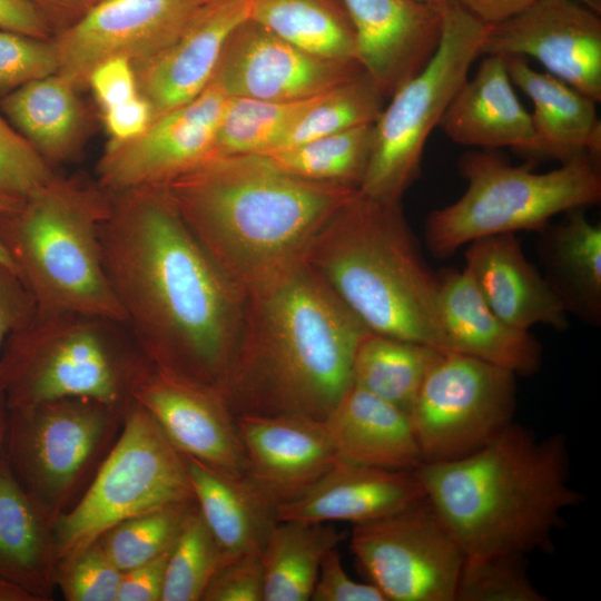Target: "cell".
Wrapping results in <instances>:
<instances>
[{
    "mask_svg": "<svg viewBox=\"0 0 601 601\" xmlns=\"http://www.w3.org/2000/svg\"><path fill=\"white\" fill-rule=\"evenodd\" d=\"M110 197L101 256L127 328L152 365L217 387L239 335L245 290L161 187Z\"/></svg>",
    "mask_w": 601,
    "mask_h": 601,
    "instance_id": "obj_1",
    "label": "cell"
},
{
    "mask_svg": "<svg viewBox=\"0 0 601 601\" xmlns=\"http://www.w3.org/2000/svg\"><path fill=\"white\" fill-rule=\"evenodd\" d=\"M368 332L303 260L246 293L217 388L234 416L324 421L352 384L354 354Z\"/></svg>",
    "mask_w": 601,
    "mask_h": 601,
    "instance_id": "obj_2",
    "label": "cell"
},
{
    "mask_svg": "<svg viewBox=\"0 0 601 601\" xmlns=\"http://www.w3.org/2000/svg\"><path fill=\"white\" fill-rule=\"evenodd\" d=\"M159 187L245 293L302 263L357 190L292 177L259 154L214 156Z\"/></svg>",
    "mask_w": 601,
    "mask_h": 601,
    "instance_id": "obj_3",
    "label": "cell"
},
{
    "mask_svg": "<svg viewBox=\"0 0 601 601\" xmlns=\"http://www.w3.org/2000/svg\"><path fill=\"white\" fill-rule=\"evenodd\" d=\"M415 472L464 555L549 551L561 513L581 500L564 439L513 423L476 451Z\"/></svg>",
    "mask_w": 601,
    "mask_h": 601,
    "instance_id": "obj_4",
    "label": "cell"
},
{
    "mask_svg": "<svg viewBox=\"0 0 601 601\" xmlns=\"http://www.w3.org/2000/svg\"><path fill=\"white\" fill-rule=\"evenodd\" d=\"M303 260L371 332L452 353L439 315L437 275L401 201L357 189L322 226Z\"/></svg>",
    "mask_w": 601,
    "mask_h": 601,
    "instance_id": "obj_5",
    "label": "cell"
},
{
    "mask_svg": "<svg viewBox=\"0 0 601 601\" xmlns=\"http://www.w3.org/2000/svg\"><path fill=\"white\" fill-rule=\"evenodd\" d=\"M110 203L101 187L53 176L17 208L0 214V239L37 316L82 314L126 325L101 256L99 229Z\"/></svg>",
    "mask_w": 601,
    "mask_h": 601,
    "instance_id": "obj_6",
    "label": "cell"
},
{
    "mask_svg": "<svg viewBox=\"0 0 601 601\" xmlns=\"http://www.w3.org/2000/svg\"><path fill=\"white\" fill-rule=\"evenodd\" d=\"M6 345L0 396L7 410L68 397L125 410L150 364L126 325L82 314H35Z\"/></svg>",
    "mask_w": 601,
    "mask_h": 601,
    "instance_id": "obj_7",
    "label": "cell"
},
{
    "mask_svg": "<svg viewBox=\"0 0 601 601\" xmlns=\"http://www.w3.org/2000/svg\"><path fill=\"white\" fill-rule=\"evenodd\" d=\"M459 168L467 181L464 194L433 210L425 223L426 246L437 258L481 237L541 230L553 216L601 199L597 158L589 155L535 173L529 165H511L495 150L473 149L462 155Z\"/></svg>",
    "mask_w": 601,
    "mask_h": 601,
    "instance_id": "obj_8",
    "label": "cell"
},
{
    "mask_svg": "<svg viewBox=\"0 0 601 601\" xmlns=\"http://www.w3.org/2000/svg\"><path fill=\"white\" fill-rule=\"evenodd\" d=\"M489 24L454 0L442 9L440 42L426 65L390 97L373 125L368 166L358 188L372 198L401 201L420 175L425 144L467 79Z\"/></svg>",
    "mask_w": 601,
    "mask_h": 601,
    "instance_id": "obj_9",
    "label": "cell"
},
{
    "mask_svg": "<svg viewBox=\"0 0 601 601\" xmlns=\"http://www.w3.org/2000/svg\"><path fill=\"white\" fill-rule=\"evenodd\" d=\"M195 500L183 454L134 400L120 433L91 482L52 524L57 562L128 519Z\"/></svg>",
    "mask_w": 601,
    "mask_h": 601,
    "instance_id": "obj_10",
    "label": "cell"
},
{
    "mask_svg": "<svg viewBox=\"0 0 601 601\" xmlns=\"http://www.w3.org/2000/svg\"><path fill=\"white\" fill-rule=\"evenodd\" d=\"M126 410L85 397L8 410L4 453L51 526L91 482L120 433Z\"/></svg>",
    "mask_w": 601,
    "mask_h": 601,
    "instance_id": "obj_11",
    "label": "cell"
},
{
    "mask_svg": "<svg viewBox=\"0 0 601 601\" xmlns=\"http://www.w3.org/2000/svg\"><path fill=\"white\" fill-rule=\"evenodd\" d=\"M516 375L462 353H445L410 411L423 463L462 457L512 423Z\"/></svg>",
    "mask_w": 601,
    "mask_h": 601,
    "instance_id": "obj_12",
    "label": "cell"
},
{
    "mask_svg": "<svg viewBox=\"0 0 601 601\" xmlns=\"http://www.w3.org/2000/svg\"><path fill=\"white\" fill-rule=\"evenodd\" d=\"M349 548L386 601H454L464 553L426 500L354 524Z\"/></svg>",
    "mask_w": 601,
    "mask_h": 601,
    "instance_id": "obj_13",
    "label": "cell"
},
{
    "mask_svg": "<svg viewBox=\"0 0 601 601\" xmlns=\"http://www.w3.org/2000/svg\"><path fill=\"white\" fill-rule=\"evenodd\" d=\"M228 97L214 82L190 101L155 118L136 138L111 140L98 165L109 194L161 186L214 157Z\"/></svg>",
    "mask_w": 601,
    "mask_h": 601,
    "instance_id": "obj_14",
    "label": "cell"
},
{
    "mask_svg": "<svg viewBox=\"0 0 601 601\" xmlns=\"http://www.w3.org/2000/svg\"><path fill=\"white\" fill-rule=\"evenodd\" d=\"M481 53L533 58L548 73L601 101L600 14L573 0H536L489 24Z\"/></svg>",
    "mask_w": 601,
    "mask_h": 601,
    "instance_id": "obj_15",
    "label": "cell"
},
{
    "mask_svg": "<svg viewBox=\"0 0 601 601\" xmlns=\"http://www.w3.org/2000/svg\"><path fill=\"white\" fill-rule=\"evenodd\" d=\"M200 4L193 0H117L98 3L52 41L58 73L77 87L102 61L126 58L132 66L167 47Z\"/></svg>",
    "mask_w": 601,
    "mask_h": 601,
    "instance_id": "obj_16",
    "label": "cell"
},
{
    "mask_svg": "<svg viewBox=\"0 0 601 601\" xmlns=\"http://www.w3.org/2000/svg\"><path fill=\"white\" fill-rule=\"evenodd\" d=\"M363 72L359 65L311 55L247 19L228 37L209 82L227 97L287 101L327 92Z\"/></svg>",
    "mask_w": 601,
    "mask_h": 601,
    "instance_id": "obj_17",
    "label": "cell"
},
{
    "mask_svg": "<svg viewBox=\"0 0 601 601\" xmlns=\"http://www.w3.org/2000/svg\"><path fill=\"white\" fill-rule=\"evenodd\" d=\"M132 400L181 454L220 472L245 475L235 416L216 386L150 363L135 385Z\"/></svg>",
    "mask_w": 601,
    "mask_h": 601,
    "instance_id": "obj_18",
    "label": "cell"
},
{
    "mask_svg": "<svg viewBox=\"0 0 601 601\" xmlns=\"http://www.w3.org/2000/svg\"><path fill=\"white\" fill-rule=\"evenodd\" d=\"M245 476L275 506L308 491L338 461L324 421L305 415L235 416Z\"/></svg>",
    "mask_w": 601,
    "mask_h": 601,
    "instance_id": "obj_19",
    "label": "cell"
},
{
    "mask_svg": "<svg viewBox=\"0 0 601 601\" xmlns=\"http://www.w3.org/2000/svg\"><path fill=\"white\" fill-rule=\"evenodd\" d=\"M248 16L249 0L207 1L167 47L134 65L138 92L150 105L152 120L206 88L228 37Z\"/></svg>",
    "mask_w": 601,
    "mask_h": 601,
    "instance_id": "obj_20",
    "label": "cell"
},
{
    "mask_svg": "<svg viewBox=\"0 0 601 601\" xmlns=\"http://www.w3.org/2000/svg\"><path fill=\"white\" fill-rule=\"evenodd\" d=\"M352 24L357 58L385 97L435 52L442 10L414 0H339Z\"/></svg>",
    "mask_w": 601,
    "mask_h": 601,
    "instance_id": "obj_21",
    "label": "cell"
},
{
    "mask_svg": "<svg viewBox=\"0 0 601 601\" xmlns=\"http://www.w3.org/2000/svg\"><path fill=\"white\" fill-rule=\"evenodd\" d=\"M426 500L415 470H392L338 461L300 496L277 505L276 521L362 524Z\"/></svg>",
    "mask_w": 601,
    "mask_h": 601,
    "instance_id": "obj_22",
    "label": "cell"
},
{
    "mask_svg": "<svg viewBox=\"0 0 601 601\" xmlns=\"http://www.w3.org/2000/svg\"><path fill=\"white\" fill-rule=\"evenodd\" d=\"M436 275L439 315L452 353L476 357L516 376L540 368V343L529 331L506 323L493 312L465 267Z\"/></svg>",
    "mask_w": 601,
    "mask_h": 601,
    "instance_id": "obj_23",
    "label": "cell"
},
{
    "mask_svg": "<svg viewBox=\"0 0 601 601\" xmlns=\"http://www.w3.org/2000/svg\"><path fill=\"white\" fill-rule=\"evenodd\" d=\"M465 268L486 304L506 323L526 329L544 324L569 326L568 313L544 276L524 256L515 234L474 239L465 249Z\"/></svg>",
    "mask_w": 601,
    "mask_h": 601,
    "instance_id": "obj_24",
    "label": "cell"
},
{
    "mask_svg": "<svg viewBox=\"0 0 601 601\" xmlns=\"http://www.w3.org/2000/svg\"><path fill=\"white\" fill-rule=\"evenodd\" d=\"M440 126L463 146L538 151L531 114L518 98L502 56L485 55L474 77L455 93Z\"/></svg>",
    "mask_w": 601,
    "mask_h": 601,
    "instance_id": "obj_25",
    "label": "cell"
},
{
    "mask_svg": "<svg viewBox=\"0 0 601 601\" xmlns=\"http://www.w3.org/2000/svg\"><path fill=\"white\" fill-rule=\"evenodd\" d=\"M324 425L341 461L392 470L423 463L408 414L353 383Z\"/></svg>",
    "mask_w": 601,
    "mask_h": 601,
    "instance_id": "obj_26",
    "label": "cell"
},
{
    "mask_svg": "<svg viewBox=\"0 0 601 601\" xmlns=\"http://www.w3.org/2000/svg\"><path fill=\"white\" fill-rule=\"evenodd\" d=\"M505 58V57H504ZM506 68L514 86L532 101L536 156L566 162L589 155L599 159L601 122L597 101L548 73L534 70L526 59L506 57Z\"/></svg>",
    "mask_w": 601,
    "mask_h": 601,
    "instance_id": "obj_27",
    "label": "cell"
},
{
    "mask_svg": "<svg viewBox=\"0 0 601 601\" xmlns=\"http://www.w3.org/2000/svg\"><path fill=\"white\" fill-rule=\"evenodd\" d=\"M183 456L194 497L217 543L219 566L246 553H260L276 522L275 506L245 475Z\"/></svg>",
    "mask_w": 601,
    "mask_h": 601,
    "instance_id": "obj_28",
    "label": "cell"
},
{
    "mask_svg": "<svg viewBox=\"0 0 601 601\" xmlns=\"http://www.w3.org/2000/svg\"><path fill=\"white\" fill-rule=\"evenodd\" d=\"M51 524L17 480L4 449L0 455V578L37 601L56 588Z\"/></svg>",
    "mask_w": 601,
    "mask_h": 601,
    "instance_id": "obj_29",
    "label": "cell"
},
{
    "mask_svg": "<svg viewBox=\"0 0 601 601\" xmlns=\"http://www.w3.org/2000/svg\"><path fill=\"white\" fill-rule=\"evenodd\" d=\"M536 242L543 276L571 313L587 324L601 323V227L582 208L566 211L558 225L548 224Z\"/></svg>",
    "mask_w": 601,
    "mask_h": 601,
    "instance_id": "obj_30",
    "label": "cell"
},
{
    "mask_svg": "<svg viewBox=\"0 0 601 601\" xmlns=\"http://www.w3.org/2000/svg\"><path fill=\"white\" fill-rule=\"evenodd\" d=\"M77 88L56 72L0 99L8 121L49 165L66 159L76 147L82 121Z\"/></svg>",
    "mask_w": 601,
    "mask_h": 601,
    "instance_id": "obj_31",
    "label": "cell"
},
{
    "mask_svg": "<svg viewBox=\"0 0 601 601\" xmlns=\"http://www.w3.org/2000/svg\"><path fill=\"white\" fill-rule=\"evenodd\" d=\"M343 539L331 523L276 521L260 552L263 601L311 600L325 555Z\"/></svg>",
    "mask_w": 601,
    "mask_h": 601,
    "instance_id": "obj_32",
    "label": "cell"
},
{
    "mask_svg": "<svg viewBox=\"0 0 601 601\" xmlns=\"http://www.w3.org/2000/svg\"><path fill=\"white\" fill-rule=\"evenodd\" d=\"M248 19L311 55L359 65L354 31L339 0H249Z\"/></svg>",
    "mask_w": 601,
    "mask_h": 601,
    "instance_id": "obj_33",
    "label": "cell"
},
{
    "mask_svg": "<svg viewBox=\"0 0 601 601\" xmlns=\"http://www.w3.org/2000/svg\"><path fill=\"white\" fill-rule=\"evenodd\" d=\"M439 349L412 341L368 332L358 343L352 383L410 414Z\"/></svg>",
    "mask_w": 601,
    "mask_h": 601,
    "instance_id": "obj_34",
    "label": "cell"
},
{
    "mask_svg": "<svg viewBox=\"0 0 601 601\" xmlns=\"http://www.w3.org/2000/svg\"><path fill=\"white\" fill-rule=\"evenodd\" d=\"M373 125L357 126L265 156L292 177L358 189L371 157Z\"/></svg>",
    "mask_w": 601,
    "mask_h": 601,
    "instance_id": "obj_35",
    "label": "cell"
},
{
    "mask_svg": "<svg viewBox=\"0 0 601 601\" xmlns=\"http://www.w3.org/2000/svg\"><path fill=\"white\" fill-rule=\"evenodd\" d=\"M322 95L287 101L228 97L217 130L214 156L274 151Z\"/></svg>",
    "mask_w": 601,
    "mask_h": 601,
    "instance_id": "obj_36",
    "label": "cell"
},
{
    "mask_svg": "<svg viewBox=\"0 0 601 601\" xmlns=\"http://www.w3.org/2000/svg\"><path fill=\"white\" fill-rule=\"evenodd\" d=\"M384 98L377 85L363 72L323 93L274 151L357 126L374 124L384 108Z\"/></svg>",
    "mask_w": 601,
    "mask_h": 601,
    "instance_id": "obj_37",
    "label": "cell"
},
{
    "mask_svg": "<svg viewBox=\"0 0 601 601\" xmlns=\"http://www.w3.org/2000/svg\"><path fill=\"white\" fill-rule=\"evenodd\" d=\"M195 503L196 500L173 503L128 519L97 541L121 572L138 566L174 545Z\"/></svg>",
    "mask_w": 601,
    "mask_h": 601,
    "instance_id": "obj_38",
    "label": "cell"
},
{
    "mask_svg": "<svg viewBox=\"0 0 601 601\" xmlns=\"http://www.w3.org/2000/svg\"><path fill=\"white\" fill-rule=\"evenodd\" d=\"M218 566L217 543L195 503L170 550L161 601L201 600Z\"/></svg>",
    "mask_w": 601,
    "mask_h": 601,
    "instance_id": "obj_39",
    "label": "cell"
},
{
    "mask_svg": "<svg viewBox=\"0 0 601 601\" xmlns=\"http://www.w3.org/2000/svg\"><path fill=\"white\" fill-rule=\"evenodd\" d=\"M521 554L464 555L454 601H543Z\"/></svg>",
    "mask_w": 601,
    "mask_h": 601,
    "instance_id": "obj_40",
    "label": "cell"
},
{
    "mask_svg": "<svg viewBox=\"0 0 601 601\" xmlns=\"http://www.w3.org/2000/svg\"><path fill=\"white\" fill-rule=\"evenodd\" d=\"M56 588L68 601H116L121 571L98 541L59 560Z\"/></svg>",
    "mask_w": 601,
    "mask_h": 601,
    "instance_id": "obj_41",
    "label": "cell"
},
{
    "mask_svg": "<svg viewBox=\"0 0 601 601\" xmlns=\"http://www.w3.org/2000/svg\"><path fill=\"white\" fill-rule=\"evenodd\" d=\"M52 39L0 29V99L21 86L58 72Z\"/></svg>",
    "mask_w": 601,
    "mask_h": 601,
    "instance_id": "obj_42",
    "label": "cell"
},
{
    "mask_svg": "<svg viewBox=\"0 0 601 601\" xmlns=\"http://www.w3.org/2000/svg\"><path fill=\"white\" fill-rule=\"evenodd\" d=\"M53 176L50 165L0 114V193L24 199Z\"/></svg>",
    "mask_w": 601,
    "mask_h": 601,
    "instance_id": "obj_43",
    "label": "cell"
},
{
    "mask_svg": "<svg viewBox=\"0 0 601 601\" xmlns=\"http://www.w3.org/2000/svg\"><path fill=\"white\" fill-rule=\"evenodd\" d=\"M264 570L260 553L239 555L221 564L208 583L203 601H263Z\"/></svg>",
    "mask_w": 601,
    "mask_h": 601,
    "instance_id": "obj_44",
    "label": "cell"
},
{
    "mask_svg": "<svg viewBox=\"0 0 601 601\" xmlns=\"http://www.w3.org/2000/svg\"><path fill=\"white\" fill-rule=\"evenodd\" d=\"M312 601H386L371 582L354 581L345 571L336 548L324 558L311 597Z\"/></svg>",
    "mask_w": 601,
    "mask_h": 601,
    "instance_id": "obj_45",
    "label": "cell"
},
{
    "mask_svg": "<svg viewBox=\"0 0 601 601\" xmlns=\"http://www.w3.org/2000/svg\"><path fill=\"white\" fill-rule=\"evenodd\" d=\"M90 85L101 109L127 102L139 95L130 60L111 58L99 63L89 75Z\"/></svg>",
    "mask_w": 601,
    "mask_h": 601,
    "instance_id": "obj_46",
    "label": "cell"
},
{
    "mask_svg": "<svg viewBox=\"0 0 601 601\" xmlns=\"http://www.w3.org/2000/svg\"><path fill=\"white\" fill-rule=\"evenodd\" d=\"M35 314V302L19 276L0 266V359L11 334L29 324Z\"/></svg>",
    "mask_w": 601,
    "mask_h": 601,
    "instance_id": "obj_47",
    "label": "cell"
},
{
    "mask_svg": "<svg viewBox=\"0 0 601 601\" xmlns=\"http://www.w3.org/2000/svg\"><path fill=\"white\" fill-rule=\"evenodd\" d=\"M171 548L144 564L122 571L116 601H161Z\"/></svg>",
    "mask_w": 601,
    "mask_h": 601,
    "instance_id": "obj_48",
    "label": "cell"
},
{
    "mask_svg": "<svg viewBox=\"0 0 601 601\" xmlns=\"http://www.w3.org/2000/svg\"><path fill=\"white\" fill-rule=\"evenodd\" d=\"M105 125L114 141H126L141 135L152 121L147 100L138 95L121 105L102 110Z\"/></svg>",
    "mask_w": 601,
    "mask_h": 601,
    "instance_id": "obj_49",
    "label": "cell"
},
{
    "mask_svg": "<svg viewBox=\"0 0 601 601\" xmlns=\"http://www.w3.org/2000/svg\"><path fill=\"white\" fill-rule=\"evenodd\" d=\"M0 29L39 39H52V26L27 0H0Z\"/></svg>",
    "mask_w": 601,
    "mask_h": 601,
    "instance_id": "obj_50",
    "label": "cell"
},
{
    "mask_svg": "<svg viewBox=\"0 0 601 601\" xmlns=\"http://www.w3.org/2000/svg\"><path fill=\"white\" fill-rule=\"evenodd\" d=\"M459 6L485 24L503 22L536 0H454Z\"/></svg>",
    "mask_w": 601,
    "mask_h": 601,
    "instance_id": "obj_51",
    "label": "cell"
},
{
    "mask_svg": "<svg viewBox=\"0 0 601 601\" xmlns=\"http://www.w3.org/2000/svg\"><path fill=\"white\" fill-rule=\"evenodd\" d=\"M36 7L52 26L60 30L70 26L97 4V0H27Z\"/></svg>",
    "mask_w": 601,
    "mask_h": 601,
    "instance_id": "obj_52",
    "label": "cell"
},
{
    "mask_svg": "<svg viewBox=\"0 0 601 601\" xmlns=\"http://www.w3.org/2000/svg\"><path fill=\"white\" fill-rule=\"evenodd\" d=\"M22 199L7 196L0 193V214L10 211L17 208ZM0 266L4 267L18 275V269L13 258L0 239Z\"/></svg>",
    "mask_w": 601,
    "mask_h": 601,
    "instance_id": "obj_53",
    "label": "cell"
},
{
    "mask_svg": "<svg viewBox=\"0 0 601 601\" xmlns=\"http://www.w3.org/2000/svg\"><path fill=\"white\" fill-rule=\"evenodd\" d=\"M0 601H37L21 588L0 578Z\"/></svg>",
    "mask_w": 601,
    "mask_h": 601,
    "instance_id": "obj_54",
    "label": "cell"
},
{
    "mask_svg": "<svg viewBox=\"0 0 601 601\" xmlns=\"http://www.w3.org/2000/svg\"><path fill=\"white\" fill-rule=\"evenodd\" d=\"M8 430V410L2 398H0V455L4 449Z\"/></svg>",
    "mask_w": 601,
    "mask_h": 601,
    "instance_id": "obj_55",
    "label": "cell"
},
{
    "mask_svg": "<svg viewBox=\"0 0 601 601\" xmlns=\"http://www.w3.org/2000/svg\"><path fill=\"white\" fill-rule=\"evenodd\" d=\"M579 4L601 14V0H573Z\"/></svg>",
    "mask_w": 601,
    "mask_h": 601,
    "instance_id": "obj_56",
    "label": "cell"
},
{
    "mask_svg": "<svg viewBox=\"0 0 601 601\" xmlns=\"http://www.w3.org/2000/svg\"><path fill=\"white\" fill-rule=\"evenodd\" d=\"M433 9L442 10L450 0H414Z\"/></svg>",
    "mask_w": 601,
    "mask_h": 601,
    "instance_id": "obj_57",
    "label": "cell"
},
{
    "mask_svg": "<svg viewBox=\"0 0 601 601\" xmlns=\"http://www.w3.org/2000/svg\"><path fill=\"white\" fill-rule=\"evenodd\" d=\"M112 1H117V0H97V4L98 3L112 2Z\"/></svg>",
    "mask_w": 601,
    "mask_h": 601,
    "instance_id": "obj_58",
    "label": "cell"
},
{
    "mask_svg": "<svg viewBox=\"0 0 601 601\" xmlns=\"http://www.w3.org/2000/svg\"><path fill=\"white\" fill-rule=\"evenodd\" d=\"M194 2H196L197 4H203L207 1H210V0H193Z\"/></svg>",
    "mask_w": 601,
    "mask_h": 601,
    "instance_id": "obj_59",
    "label": "cell"
}]
</instances>
